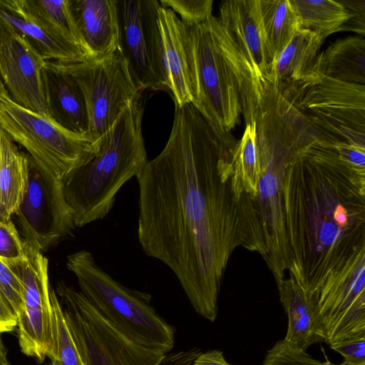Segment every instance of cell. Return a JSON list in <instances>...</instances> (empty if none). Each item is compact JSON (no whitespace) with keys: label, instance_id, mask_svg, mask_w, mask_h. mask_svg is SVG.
Masks as SVG:
<instances>
[{"label":"cell","instance_id":"6da1fadb","mask_svg":"<svg viewBox=\"0 0 365 365\" xmlns=\"http://www.w3.org/2000/svg\"><path fill=\"white\" fill-rule=\"evenodd\" d=\"M234 150L191 103L175 105L165 146L136 176L142 250L171 269L195 311L210 322L234 250L264 255L253 200L233 186Z\"/></svg>","mask_w":365,"mask_h":365},{"label":"cell","instance_id":"7a4b0ae2","mask_svg":"<svg viewBox=\"0 0 365 365\" xmlns=\"http://www.w3.org/2000/svg\"><path fill=\"white\" fill-rule=\"evenodd\" d=\"M282 192L289 276L311 296L365 252V168L317 143L289 165Z\"/></svg>","mask_w":365,"mask_h":365},{"label":"cell","instance_id":"3957f363","mask_svg":"<svg viewBox=\"0 0 365 365\" xmlns=\"http://www.w3.org/2000/svg\"><path fill=\"white\" fill-rule=\"evenodd\" d=\"M255 121L259 179L254 206L263 235L262 258L279 289L290 264L283 212L287 168L303 150L317 143H329L287 98L273 88L264 93Z\"/></svg>","mask_w":365,"mask_h":365},{"label":"cell","instance_id":"277c9868","mask_svg":"<svg viewBox=\"0 0 365 365\" xmlns=\"http://www.w3.org/2000/svg\"><path fill=\"white\" fill-rule=\"evenodd\" d=\"M187 28L186 53L192 89L191 104L226 145L237 140L232 130L243 114L254 121L264 92L250 66L218 18Z\"/></svg>","mask_w":365,"mask_h":365},{"label":"cell","instance_id":"5b68a950","mask_svg":"<svg viewBox=\"0 0 365 365\" xmlns=\"http://www.w3.org/2000/svg\"><path fill=\"white\" fill-rule=\"evenodd\" d=\"M143 110L140 93L99 138L96 155L61 179L75 227L106 217L120 188L147 163L141 128Z\"/></svg>","mask_w":365,"mask_h":365},{"label":"cell","instance_id":"8992f818","mask_svg":"<svg viewBox=\"0 0 365 365\" xmlns=\"http://www.w3.org/2000/svg\"><path fill=\"white\" fill-rule=\"evenodd\" d=\"M66 267L76 277L79 291L125 336L165 354L173 348L174 329L151 306L149 294L121 284L85 250L68 255Z\"/></svg>","mask_w":365,"mask_h":365},{"label":"cell","instance_id":"52a82bcc","mask_svg":"<svg viewBox=\"0 0 365 365\" xmlns=\"http://www.w3.org/2000/svg\"><path fill=\"white\" fill-rule=\"evenodd\" d=\"M0 128L24 147L37 165L59 180L98 152V141L68 131L11 98L0 101Z\"/></svg>","mask_w":365,"mask_h":365},{"label":"cell","instance_id":"ba28073f","mask_svg":"<svg viewBox=\"0 0 365 365\" xmlns=\"http://www.w3.org/2000/svg\"><path fill=\"white\" fill-rule=\"evenodd\" d=\"M281 94L333 145L346 143L365 149V85L314 72Z\"/></svg>","mask_w":365,"mask_h":365},{"label":"cell","instance_id":"9c48e42d","mask_svg":"<svg viewBox=\"0 0 365 365\" xmlns=\"http://www.w3.org/2000/svg\"><path fill=\"white\" fill-rule=\"evenodd\" d=\"M56 293L68 327L86 365H161L165 354L122 334L79 291L59 282Z\"/></svg>","mask_w":365,"mask_h":365},{"label":"cell","instance_id":"30bf717a","mask_svg":"<svg viewBox=\"0 0 365 365\" xmlns=\"http://www.w3.org/2000/svg\"><path fill=\"white\" fill-rule=\"evenodd\" d=\"M61 64L83 92L89 118L88 135L94 142L142 93L133 82L119 48L102 58Z\"/></svg>","mask_w":365,"mask_h":365},{"label":"cell","instance_id":"8fae6325","mask_svg":"<svg viewBox=\"0 0 365 365\" xmlns=\"http://www.w3.org/2000/svg\"><path fill=\"white\" fill-rule=\"evenodd\" d=\"M156 0H117L119 50L137 88H165Z\"/></svg>","mask_w":365,"mask_h":365},{"label":"cell","instance_id":"7c38bea8","mask_svg":"<svg viewBox=\"0 0 365 365\" xmlns=\"http://www.w3.org/2000/svg\"><path fill=\"white\" fill-rule=\"evenodd\" d=\"M25 257L8 263L19 278L22 307L17 317L21 351L41 363L53 349V318L48 276V259L24 242Z\"/></svg>","mask_w":365,"mask_h":365},{"label":"cell","instance_id":"4fadbf2b","mask_svg":"<svg viewBox=\"0 0 365 365\" xmlns=\"http://www.w3.org/2000/svg\"><path fill=\"white\" fill-rule=\"evenodd\" d=\"M23 242L39 251L71 235L75 226L61 187L55 178L28 155L26 191L14 213Z\"/></svg>","mask_w":365,"mask_h":365},{"label":"cell","instance_id":"5bb4252c","mask_svg":"<svg viewBox=\"0 0 365 365\" xmlns=\"http://www.w3.org/2000/svg\"><path fill=\"white\" fill-rule=\"evenodd\" d=\"M309 297L329 345L365 332V252Z\"/></svg>","mask_w":365,"mask_h":365},{"label":"cell","instance_id":"9a60e30c","mask_svg":"<svg viewBox=\"0 0 365 365\" xmlns=\"http://www.w3.org/2000/svg\"><path fill=\"white\" fill-rule=\"evenodd\" d=\"M45 63L31 43L9 28L0 41V76L15 103L48 117L42 78Z\"/></svg>","mask_w":365,"mask_h":365},{"label":"cell","instance_id":"2e32d148","mask_svg":"<svg viewBox=\"0 0 365 365\" xmlns=\"http://www.w3.org/2000/svg\"><path fill=\"white\" fill-rule=\"evenodd\" d=\"M218 19L257 80L266 87L273 61L262 21L259 0L224 1Z\"/></svg>","mask_w":365,"mask_h":365},{"label":"cell","instance_id":"e0dca14e","mask_svg":"<svg viewBox=\"0 0 365 365\" xmlns=\"http://www.w3.org/2000/svg\"><path fill=\"white\" fill-rule=\"evenodd\" d=\"M86 58L99 59L119 47L117 0H68Z\"/></svg>","mask_w":365,"mask_h":365},{"label":"cell","instance_id":"ac0fdd59","mask_svg":"<svg viewBox=\"0 0 365 365\" xmlns=\"http://www.w3.org/2000/svg\"><path fill=\"white\" fill-rule=\"evenodd\" d=\"M42 78L48 117L68 131L89 138L87 106L78 83L60 62L52 61H46Z\"/></svg>","mask_w":365,"mask_h":365},{"label":"cell","instance_id":"d6986e66","mask_svg":"<svg viewBox=\"0 0 365 365\" xmlns=\"http://www.w3.org/2000/svg\"><path fill=\"white\" fill-rule=\"evenodd\" d=\"M158 23L165 88L170 90L175 105L192 102L190 71L186 53V26L171 9L160 6Z\"/></svg>","mask_w":365,"mask_h":365},{"label":"cell","instance_id":"ffe728a7","mask_svg":"<svg viewBox=\"0 0 365 365\" xmlns=\"http://www.w3.org/2000/svg\"><path fill=\"white\" fill-rule=\"evenodd\" d=\"M325 39L309 30L299 29L272 63L269 85L284 93L309 77Z\"/></svg>","mask_w":365,"mask_h":365},{"label":"cell","instance_id":"44dd1931","mask_svg":"<svg viewBox=\"0 0 365 365\" xmlns=\"http://www.w3.org/2000/svg\"><path fill=\"white\" fill-rule=\"evenodd\" d=\"M278 291L288 319L283 340L303 351L314 344L324 341L314 306L304 288L289 276L284 279Z\"/></svg>","mask_w":365,"mask_h":365},{"label":"cell","instance_id":"7402d4cb","mask_svg":"<svg viewBox=\"0 0 365 365\" xmlns=\"http://www.w3.org/2000/svg\"><path fill=\"white\" fill-rule=\"evenodd\" d=\"M3 2L58 42L82 49L68 0H3Z\"/></svg>","mask_w":365,"mask_h":365},{"label":"cell","instance_id":"603a6c76","mask_svg":"<svg viewBox=\"0 0 365 365\" xmlns=\"http://www.w3.org/2000/svg\"><path fill=\"white\" fill-rule=\"evenodd\" d=\"M314 72L341 81L364 85V38L350 36L334 41L319 52Z\"/></svg>","mask_w":365,"mask_h":365},{"label":"cell","instance_id":"cb8c5ba5","mask_svg":"<svg viewBox=\"0 0 365 365\" xmlns=\"http://www.w3.org/2000/svg\"><path fill=\"white\" fill-rule=\"evenodd\" d=\"M28 155L3 130L0 136V220L8 221L26 191Z\"/></svg>","mask_w":365,"mask_h":365},{"label":"cell","instance_id":"d4e9b609","mask_svg":"<svg viewBox=\"0 0 365 365\" xmlns=\"http://www.w3.org/2000/svg\"><path fill=\"white\" fill-rule=\"evenodd\" d=\"M0 17L14 31L24 36L46 61L73 63L83 61L81 48L65 45L55 40L34 23L24 19L0 0Z\"/></svg>","mask_w":365,"mask_h":365},{"label":"cell","instance_id":"484cf974","mask_svg":"<svg viewBox=\"0 0 365 365\" xmlns=\"http://www.w3.org/2000/svg\"><path fill=\"white\" fill-rule=\"evenodd\" d=\"M259 9L274 62L300 29L299 20L289 0H259Z\"/></svg>","mask_w":365,"mask_h":365},{"label":"cell","instance_id":"4316f807","mask_svg":"<svg viewBox=\"0 0 365 365\" xmlns=\"http://www.w3.org/2000/svg\"><path fill=\"white\" fill-rule=\"evenodd\" d=\"M301 29L309 30L327 38L351 18V14L339 1L289 0Z\"/></svg>","mask_w":365,"mask_h":365},{"label":"cell","instance_id":"83f0119b","mask_svg":"<svg viewBox=\"0 0 365 365\" xmlns=\"http://www.w3.org/2000/svg\"><path fill=\"white\" fill-rule=\"evenodd\" d=\"M232 181L239 196L250 197L253 202L257 192L258 163L256 148V123L246 124L232 153Z\"/></svg>","mask_w":365,"mask_h":365},{"label":"cell","instance_id":"f1b7e54d","mask_svg":"<svg viewBox=\"0 0 365 365\" xmlns=\"http://www.w3.org/2000/svg\"><path fill=\"white\" fill-rule=\"evenodd\" d=\"M53 318V349L49 365H86L65 319L56 291L50 287Z\"/></svg>","mask_w":365,"mask_h":365},{"label":"cell","instance_id":"f546056e","mask_svg":"<svg viewBox=\"0 0 365 365\" xmlns=\"http://www.w3.org/2000/svg\"><path fill=\"white\" fill-rule=\"evenodd\" d=\"M262 365H339L312 357L307 351L295 348L284 341H277L267 352Z\"/></svg>","mask_w":365,"mask_h":365},{"label":"cell","instance_id":"4dcf8cb0","mask_svg":"<svg viewBox=\"0 0 365 365\" xmlns=\"http://www.w3.org/2000/svg\"><path fill=\"white\" fill-rule=\"evenodd\" d=\"M159 3L178 14L187 27L200 24L212 16V0H160Z\"/></svg>","mask_w":365,"mask_h":365},{"label":"cell","instance_id":"1f68e13d","mask_svg":"<svg viewBox=\"0 0 365 365\" xmlns=\"http://www.w3.org/2000/svg\"><path fill=\"white\" fill-rule=\"evenodd\" d=\"M24 257L23 240L12 220H0V259L8 264Z\"/></svg>","mask_w":365,"mask_h":365},{"label":"cell","instance_id":"d6a6232c","mask_svg":"<svg viewBox=\"0 0 365 365\" xmlns=\"http://www.w3.org/2000/svg\"><path fill=\"white\" fill-rule=\"evenodd\" d=\"M0 294L18 317L22 307L21 282L10 267L1 259Z\"/></svg>","mask_w":365,"mask_h":365},{"label":"cell","instance_id":"836d02e7","mask_svg":"<svg viewBox=\"0 0 365 365\" xmlns=\"http://www.w3.org/2000/svg\"><path fill=\"white\" fill-rule=\"evenodd\" d=\"M344 361L339 365H365V332L329 345Z\"/></svg>","mask_w":365,"mask_h":365},{"label":"cell","instance_id":"e575fe53","mask_svg":"<svg viewBox=\"0 0 365 365\" xmlns=\"http://www.w3.org/2000/svg\"><path fill=\"white\" fill-rule=\"evenodd\" d=\"M351 14V18L341 25L337 32L354 31L361 36L365 33V0H340Z\"/></svg>","mask_w":365,"mask_h":365},{"label":"cell","instance_id":"d590c367","mask_svg":"<svg viewBox=\"0 0 365 365\" xmlns=\"http://www.w3.org/2000/svg\"><path fill=\"white\" fill-rule=\"evenodd\" d=\"M331 148L346 163L355 168H365V149L346 143H337Z\"/></svg>","mask_w":365,"mask_h":365},{"label":"cell","instance_id":"8d00e7d4","mask_svg":"<svg viewBox=\"0 0 365 365\" xmlns=\"http://www.w3.org/2000/svg\"><path fill=\"white\" fill-rule=\"evenodd\" d=\"M16 327V315L0 294V334L11 332Z\"/></svg>","mask_w":365,"mask_h":365},{"label":"cell","instance_id":"74e56055","mask_svg":"<svg viewBox=\"0 0 365 365\" xmlns=\"http://www.w3.org/2000/svg\"><path fill=\"white\" fill-rule=\"evenodd\" d=\"M193 365H231L225 359L222 351L210 350L197 355Z\"/></svg>","mask_w":365,"mask_h":365},{"label":"cell","instance_id":"f35d334b","mask_svg":"<svg viewBox=\"0 0 365 365\" xmlns=\"http://www.w3.org/2000/svg\"><path fill=\"white\" fill-rule=\"evenodd\" d=\"M1 335L2 334H0V365H9V362L7 359V350L3 343Z\"/></svg>","mask_w":365,"mask_h":365},{"label":"cell","instance_id":"ab89813d","mask_svg":"<svg viewBox=\"0 0 365 365\" xmlns=\"http://www.w3.org/2000/svg\"><path fill=\"white\" fill-rule=\"evenodd\" d=\"M11 98L4 81L0 76V101H2L6 98Z\"/></svg>","mask_w":365,"mask_h":365},{"label":"cell","instance_id":"60d3db41","mask_svg":"<svg viewBox=\"0 0 365 365\" xmlns=\"http://www.w3.org/2000/svg\"><path fill=\"white\" fill-rule=\"evenodd\" d=\"M9 27L0 17V41L3 37L9 32Z\"/></svg>","mask_w":365,"mask_h":365},{"label":"cell","instance_id":"b9f144b4","mask_svg":"<svg viewBox=\"0 0 365 365\" xmlns=\"http://www.w3.org/2000/svg\"><path fill=\"white\" fill-rule=\"evenodd\" d=\"M1 131H2V129L0 128V136H1Z\"/></svg>","mask_w":365,"mask_h":365},{"label":"cell","instance_id":"7bdbcfd3","mask_svg":"<svg viewBox=\"0 0 365 365\" xmlns=\"http://www.w3.org/2000/svg\"><path fill=\"white\" fill-rule=\"evenodd\" d=\"M9 365H11V364H9Z\"/></svg>","mask_w":365,"mask_h":365}]
</instances>
